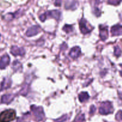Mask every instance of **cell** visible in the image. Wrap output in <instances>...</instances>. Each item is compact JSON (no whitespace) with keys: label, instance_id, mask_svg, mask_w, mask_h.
I'll return each instance as SVG.
<instances>
[{"label":"cell","instance_id":"6da1fadb","mask_svg":"<svg viewBox=\"0 0 122 122\" xmlns=\"http://www.w3.org/2000/svg\"><path fill=\"white\" fill-rule=\"evenodd\" d=\"M15 118V112L13 110H7L0 113V122H10Z\"/></svg>","mask_w":122,"mask_h":122},{"label":"cell","instance_id":"7a4b0ae2","mask_svg":"<svg viewBox=\"0 0 122 122\" xmlns=\"http://www.w3.org/2000/svg\"><path fill=\"white\" fill-rule=\"evenodd\" d=\"M113 112V107L112 104L109 102H105L104 104L102 105L100 108V113L101 114H108Z\"/></svg>","mask_w":122,"mask_h":122},{"label":"cell","instance_id":"3957f363","mask_svg":"<svg viewBox=\"0 0 122 122\" xmlns=\"http://www.w3.org/2000/svg\"><path fill=\"white\" fill-rule=\"evenodd\" d=\"M10 58L7 55H5L0 60V69H4L9 64Z\"/></svg>","mask_w":122,"mask_h":122},{"label":"cell","instance_id":"277c9868","mask_svg":"<svg viewBox=\"0 0 122 122\" xmlns=\"http://www.w3.org/2000/svg\"><path fill=\"white\" fill-rule=\"evenodd\" d=\"M112 32L113 35H120L122 34V26L116 25L112 27Z\"/></svg>","mask_w":122,"mask_h":122},{"label":"cell","instance_id":"5b68a950","mask_svg":"<svg viewBox=\"0 0 122 122\" xmlns=\"http://www.w3.org/2000/svg\"><path fill=\"white\" fill-rule=\"evenodd\" d=\"M117 118L118 119H121L122 120V111H120L117 114Z\"/></svg>","mask_w":122,"mask_h":122}]
</instances>
